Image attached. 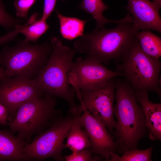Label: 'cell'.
Segmentation results:
<instances>
[{
	"label": "cell",
	"instance_id": "obj_25",
	"mask_svg": "<svg viewBox=\"0 0 161 161\" xmlns=\"http://www.w3.org/2000/svg\"><path fill=\"white\" fill-rule=\"evenodd\" d=\"M64 1L65 0H61ZM57 0H44L43 14L41 18L45 20L50 16L54 11Z\"/></svg>",
	"mask_w": 161,
	"mask_h": 161
},
{
	"label": "cell",
	"instance_id": "obj_2",
	"mask_svg": "<svg viewBox=\"0 0 161 161\" xmlns=\"http://www.w3.org/2000/svg\"><path fill=\"white\" fill-rule=\"evenodd\" d=\"M112 29L104 27L83 34L74 43L77 52L86 58L106 64L112 60L120 61L130 48L139 31L132 22H122Z\"/></svg>",
	"mask_w": 161,
	"mask_h": 161
},
{
	"label": "cell",
	"instance_id": "obj_21",
	"mask_svg": "<svg viewBox=\"0 0 161 161\" xmlns=\"http://www.w3.org/2000/svg\"><path fill=\"white\" fill-rule=\"evenodd\" d=\"M91 148H86L83 150L72 152L70 154L63 157L64 161H97L101 158L97 155L93 156Z\"/></svg>",
	"mask_w": 161,
	"mask_h": 161
},
{
	"label": "cell",
	"instance_id": "obj_27",
	"mask_svg": "<svg viewBox=\"0 0 161 161\" xmlns=\"http://www.w3.org/2000/svg\"><path fill=\"white\" fill-rule=\"evenodd\" d=\"M6 77L5 70L3 67L1 66L0 62V80Z\"/></svg>",
	"mask_w": 161,
	"mask_h": 161
},
{
	"label": "cell",
	"instance_id": "obj_22",
	"mask_svg": "<svg viewBox=\"0 0 161 161\" xmlns=\"http://www.w3.org/2000/svg\"><path fill=\"white\" fill-rule=\"evenodd\" d=\"M18 25V21L6 12L2 0H0V25L7 28H15Z\"/></svg>",
	"mask_w": 161,
	"mask_h": 161
},
{
	"label": "cell",
	"instance_id": "obj_19",
	"mask_svg": "<svg viewBox=\"0 0 161 161\" xmlns=\"http://www.w3.org/2000/svg\"><path fill=\"white\" fill-rule=\"evenodd\" d=\"M152 146L144 150L137 149L125 151L123 155L110 152L106 161H151Z\"/></svg>",
	"mask_w": 161,
	"mask_h": 161
},
{
	"label": "cell",
	"instance_id": "obj_5",
	"mask_svg": "<svg viewBox=\"0 0 161 161\" xmlns=\"http://www.w3.org/2000/svg\"><path fill=\"white\" fill-rule=\"evenodd\" d=\"M117 65L116 71L123 75L135 92L151 91L161 95L159 59L145 53L135 37L130 48Z\"/></svg>",
	"mask_w": 161,
	"mask_h": 161
},
{
	"label": "cell",
	"instance_id": "obj_9",
	"mask_svg": "<svg viewBox=\"0 0 161 161\" xmlns=\"http://www.w3.org/2000/svg\"><path fill=\"white\" fill-rule=\"evenodd\" d=\"M44 95L34 78L15 76L0 80V103L8 110V122L13 120L17 109L22 104Z\"/></svg>",
	"mask_w": 161,
	"mask_h": 161
},
{
	"label": "cell",
	"instance_id": "obj_20",
	"mask_svg": "<svg viewBox=\"0 0 161 161\" xmlns=\"http://www.w3.org/2000/svg\"><path fill=\"white\" fill-rule=\"evenodd\" d=\"M46 21L42 18L38 19L23 28L20 31V33L25 36L24 41L29 42L36 41L49 28Z\"/></svg>",
	"mask_w": 161,
	"mask_h": 161
},
{
	"label": "cell",
	"instance_id": "obj_17",
	"mask_svg": "<svg viewBox=\"0 0 161 161\" xmlns=\"http://www.w3.org/2000/svg\"><path fill=\"white\" fill-rule=\"evenodd\" d=\"M60 22V32L64 39L71 40L82 36L87 20L63 16L57 11Z\"/></svg>",
	"mask_w": 161,
	"mask_h": 161
},
{
	"label": "cell",
	"instance_id": "obj_24",
	"mask_svg": "<svg viewBox=\"0 0 161 161\" xmlns=\"http://www.w3.org/2000/svg\"><path fill=\"white\" fill-rule=\"evenodd\" d=\"M25 25H18L14 29L7 34L0 37V44L13 41Z\"/></svg>",
	"mask_w": 161,
	"mask_h": 161
},
{
	"label": "cell",
	"instance_id": "obj_11",
	"mask_svg": "<svg viewBox=\"0 0 161 161\" xmlns=\"http://www.w3.org/2000/svg\"><path fill=\"white\" fill-rule=\"evenodd\" d=\"M82 113L78 119L85 129L91 143L92 153L106 160L111 152L116 153L117 143L106 126L94 117L82 105Z\"/></svg>",
	"mask_w": 161,
	"mask_h": 161
},
{
	"label": "cell",
	"instance_id": "obj_7",
	"mask_svg": "<svg viewBox=\"0 0 161 161\" xmlns=\"http://www.w3.org/2000/svg\"><path fill=\"white\" fill-rule=\"evenodd\" d=\"M74 115L70 112L65 117L57 118L47 129L37 135L23 148L24 154L31 161H43L51 158L64 161L62 153L64 141L71 128Z\"/></svg>",
	"mask_w": 161,
	"mask_h": 161
},
{
	"label": "cell",
	"instance_id": "obj_23",
	"mask_svg": "<svg viewBox=\"0 0 161 161\" xmlns=\"http://www.w3.org/2000/svg\"><path fill=\"white\" fill-rule=\"evenodd\" d=\"M37 0H16L14 4L16 8V16L26 18L30 9Z\"/></svg>",
	"mask_w": 161,
	"mask_h": 161
},
{
	"label": "cell",
	"instance_id": "obj_13",
	"mask_svg": "<svg viewBox=\"0 0 161 161\" xmlns=\"http://www.w3.org/2000/svg\"><path fill=\"white\" fill-rule=\"evenodd\" d=\"M135 92L137 100L140 105L144 116L145 126L149 137L152 140H161V104L150 100L148 92Z\"/></svg>",
	"mask_w": 161,
	"mask_h": 161
},
{
	"label": "cell",
	"instance_id": "obj_4",
	"mask_svg": "<svg viewBox=\"0 0 161 161\" xmlns=\"http://www.w3.org/2000/svg\"><path fill=\"white\" fill-rule=\"evenodd\" d=\"M56 97L45 95L27 101L17 110L15 117L7 124L10 131L27 144L32 137L49 127L61 113L56 109Z\"/></svg>",
	"mask_w": 161,
	"mask_h": 161
},
{
	"label": "cell",
	"instance_id": "obj_15",
	"mask_svg": "<svg viewBox=\"0 0 161 161\" xmlns=\"http://www.w3.org/2000/svg\"><path fill=\"white\" fill-rule=\"evenodd\" d=\"M79 8L89 14L94 19L96 25L94 30H97L104 27L106 24L110 23L117 24L122 22H131L132 18L127 13L123 18L119 20H111L105 17L103 12L109 9V6L106 4L102 0H83L79 6Z\"/></svg>",
	"mask_w": 161,
	"mask_h": 161
},
{
	"label": "cell",
	"instance_id": "obj_6",
	"mask_svg": "<svg viewBox=\"0 0 161 161\" xmlns=\"http://www.w3.org/2000/svg\"><path fill=\"white\" fill-rule=\"evenodd\" d=\"M52 50L51 42L32 44L24 40L0 52V62L7 77L33 78L46 64Z\"/></svg>",
	"mask_w": 161,
	"mask_h": 161
},
{
	"label": "cell",
	"instance_id": "obj_12",
	"mask_svg": "<svg viewBox=\"0 0 161 161\" xmlns=\"http://www.w3.org/2000/svg\"><path fill=\"white\" fill-rule=\"evenodd\" d=\"M125 9L139 30H152L161 33V0H128Z\"/></svg>",
	"mask_w": 161,
	"mask_h": 161
},
{
	"label": "cell",
	"instance_id": "obj_1",
	"mask_svg": "<svg viewBox=\"0 0 161 161\" xmlns=\"http://www.w3.org/2000/svg\"><path fill=\"white\" fill-rule=\"evenodd\" d=\"M116 103L114 113L117 119L114 134L116 151L123 154L126 151L137 149L147 130L142 109L138 102L135 92L127 80H115Z\"/></svg>",
	"mask_w": 161,
	"mask_h": 161
},
{
	"label": "cell",
	"instance_id": "obj_10",
	"mask_svg": "<svg viewBox=\"0 0 161 161\" xmlns=\"http://www.w3.org/2000/svg\"><path fill=\"white\" fill-rule=\"evenodd\" d=\"M120 76H123V74L108 69L102 64L79 57L70 68L68 80L75 89H91Z\"/></svg>",
	"mask_w": 161,
	"mask_h": 161
},
{
	"label": "cell",
	"instance_id": "obj_14",
	"mask_svg": "<svg viewBox=\"0 0 161 161\" xmlns=\"http://www.w3.org/2000/svg\"><path fill=\"white\" fill-rule=\"evenodd\" d=\"M26 144L11 131L0 130V161H31L24 153Z\"/></svg>",
	"mask_w": 161,
	"mask_h": 161
},
{
	"label": "cell",
	"instance_id": "obj_8",
	"mask_svg": "<svg viewBox=\"0 0 161 161\" xmlns=\"http://www.w3.org/2000/svg\"><path fill=\"white\" fill-rule=\"evenodd\" d=\"M115 90L114 79L95 88L76 89V96L80 104L110 132L113 131L116 123L114 117Z\"/></svg>",
	"mask_w": 161,
	"mask_h": 161
},
{
	"label": "cell",
	"instance_id": "obj_3",
	"mask_svg": "<svg viewBox=\"0 0 161 161\" xmlns=\"http://www.w3.org/2000/svg\"><path fill=\"white\" fill-rule=\"evenodd\" d=\"M52 50L45 65L33 78L44 95L65 100L70 106L69 111L76 112L78 105L75 102L76 90L70 88L68 73L73 63V58L77 52L74 48L64 45L56 37L50 42Z\"/></svg>",
	"mask_w": 161,
	"mask_h": 161
},
{
	"label": "cell",
	"instance_id": "obj_18",
	"mask_svg": "<svg viewBox=\"0 0 161 161\" xmlns=\"http://www.w3.org/2000/svg\"><path fill=\"white\" fill-rule=\"evenodd\" d=\"M135 37L143 51L153 58L159 59L161 56V38L149 30L137 31Z\"/></svg>",
	"mask_w": 161,
	"mask_h": 161
},
{
	"label": "cell",
	"instance_id": "obj_26",
	"mask_svg": "<svg viewBox=\"0 0 161 161\" xmlns=\"http://www.w3.org/2000/svg\"><path fill=\"white\" fill-rule=\"evenodd\" d=\"M8 112L7 108L0 103V124L5 125L7 124Z\"/></svg>",
	"mask_w": 161,
	"mask_h": 161
},
{
	"label": "cell",
	"instance_id": "obj_16",
	"mask_svg": "<svg viewBox=\"0 0 161 161\" xmlns=\"http://www.w3.org/2000/svg\"><path fill=\"white\" fill-rule=\"evenodd\" d=\"M77 113L74 115L72 125L66 137L64 147L68 148L72 152L80 151L86 148H91V143L86 131L82 129L83 126L78 119Z\"/></svg>",
	"mask_w": 161,
	"mask_h": 161
}]
</instances>
